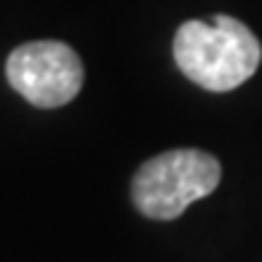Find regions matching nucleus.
Returning a JSON list of instances; mask_svg holds the SVG:
<instances>
[{"label": "nucleus", "instance_id": "nucleus-1", "mask_svg": "<svg viewBox=\"0 0 262 262\" xmlns=\"http://www.w3.org/2000/svg\"><path fill=\"white\" fill-rule=\"evenodd\" d=\"M174 62L206 91H230L246 83L262 62V46L244 21L217 14L190 19L174 35Z\"/></svg>", "mask_w": 262, "mask_h": 262}, {"label": "nucleus", "instance_id": "nucleus-2", "mask_svg": "<svg viewBox=\"0 0 262 262\" xmlns=\"http://www.w3.org/2000/svg\"><path fill=\"white\" fill-rule=\"evenodd\" d=\"M222 180L220 161L204 150H166L145 161L131 182L134 206L150 220H177L193 201L206 198Z\"/></svg>", "mask_w": 262, "mask_h": 262}, {"label": "nucleus", "instance_id": "nucleus-3", "mask_svg": "<svg viewBox=\"0 0 262 262\" xmlns=\"http://www.w3.org/2000/svg\"><path fill=\"white\" fill-rule=\"evenodd\" d=\"M6 78L35 107H62L83 86L80 56L62 40H32L8 54Z\"/></svg>", "mask_w": 262, "mask_h": 262}]
</instances>
